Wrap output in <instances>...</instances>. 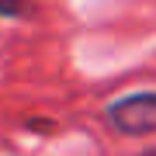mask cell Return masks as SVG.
<instances>
[{
    "label": "cell",
    "mask_w": 156,
    "mask_h": 156,
    "mask_svg": "<svg viewBox=\"0 0 156 156\" xmlns=\"http://www.w3.org/2000/svg\"><path fill=\"white\" fill-rule=\"evenodd\" d=\"M108 122L125 135L156 132V90H135L108 104Z\"/></svg>",
    "instance_id": "cell-1"
},
{
    "label": "cell",
    "mask_w": 156,
    "mask_h": 156,
    "mask_svg": "<svg viewBox=\"0 0 156 156\" xmlns=\"http://www.w3.org/2000/svg\"><path fill=\"white\" fill-rule=\"evenodd\" d=\"M21 7H0V17H21Z\"/></svg>",
    "instance_id": "cell-2"
}]
</instances>
